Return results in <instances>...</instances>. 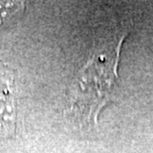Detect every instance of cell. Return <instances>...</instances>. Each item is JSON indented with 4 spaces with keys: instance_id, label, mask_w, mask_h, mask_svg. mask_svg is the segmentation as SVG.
<instances>
[{
    "instance_id": "obj_2",
    "label": "cell",
    "mask_w": 153,
    "mask_h": 153,
    "mask_svg": "<svg viewBox=\"0 0 153 153\" xmlns=\"http://www.w3.org/2000/svg\"><path fill=\"white\" fill-rule=\"evenodd\" d=\"M17 118V93L15 73L0 65V137L14 133Z\"/></svg>"
},
{
    "instance_id": "obj_1",
    "label": "cell",
    "mask_w": 153,
    "mask_h": 153,
    "mask_svg": "<svg viewBox=\"0 0 153 153\" xmlns=\"http://www.w3.org/2000/svg\"><path fill=\"white\" fill-rule=\"evenodd\" d=\"M126 35L114 38L97 51L84 67L79 82V97L85 119L97 122V114L111 97L117 79V65L122 42Z\"/></svg>"
},
{
    "instance_id": "obj_3",
    "label": "cell",
    "mask_w": 153,
    "mask_h": 153,
    "mask_svg": "<svg viewBox=\"0 0 153 153\" xmlns=\"http://www.w3.org/2000/svg\"><path fill=\"white\" fill-rule=\"evenodd\" d=\"M25 5L21 1H0V29L10 26L23 13Z\"/></svg>"
}]
</instances>
